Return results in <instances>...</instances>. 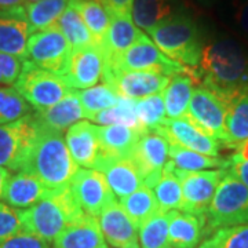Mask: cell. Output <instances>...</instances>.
<instances>
[{
  "label": "cell",
  "mask_w": 248,
  "mask_h": 248,
  "mask_svg": "<svg viewBox=\"0 0 248 248\" xmlns=\"http://www.w3.org/2000/svg\"><path fill=\"white\" fill-rule=\"evenodd\" d=\"M197 71L200 84L229 104L248 86V51L232 37H213L204 42Z\"/></svg>",
  "instance_id": "cell-1"
},
{
  "label": "cell",
  "mask_w": 248,
  "mask_h": 248,
  "mask_svg": "<svg viewBox=\"0 0 248 248\" xmlns=\"http://www.w3.org/2000/svg\"><path fill=\"white\" fill-rule=\"evenodd\" d=\"M78 170L79 166L72 159L62 133L42 125L19 171L35 175L50 189H60L69 186Z\"/></svg>",
  "instance_id": "cell-2"
},
{
  "label": "cell",
  "mask_w": 248,
  "mask_h": 248,
  "mask_svg": "<svg viewBox=\"0 0 248 248\" xmlns=\"http://www.w3.org/2000/svg\"><path fill=\"white\" fill-rule=\"evenodd\" d=\"M22 231L53 241L65 228L84 217L69 186L51 189L43 200L25 210H18Z\"/></svg>",
  "instance_id": "cell-3"
},
{
  "label": "cell",
  "mask_w": 248,
  "mask_h": 248,
  "mask_svg": "<svg viewBox=\"0 0 248 248\" xmlns=\"http://www.w3.org/2000/svg\"><path fill=\"white\" fill-rule=\"evenodd\" d=\"M152 42L170 60L197 69L203 50V35L193 17L178 11L148 32Z\"/></svg>",
  "instance_id": "cell-4"
},
{
  "label": "cell",
  "mask_w": 248,
  "mask_h": 248,
  "mask_svg": "<svg viewBox=\"0 0 248 248\" xmlns=\"http://www.w3.org/2000/svg\"><path fill=\"white\" fill-rule=\"evenodd\" d=\"M237 225H248V187L226 170L205 213V236Z\"/></svg>",
  "instance_id": "cell-5"
},
{
  "label": "cell",
  "mask_w": 248,
  "mask_h": 248,
  "mask_svg": "<svg viewBox=\"0 0 248 248\" xmlns=\"http://www.w3.org/2000/svg\"><path fill=\"white\" fill-rule=\"evenodd\" d=\"M14 89L35 110H45L58 104L73 91L63 76L46 71L33 62L24 61Z\"/></svg>",
  "instance_id": "cell-6"
},
{
  "label": "cell",
  "mask_w": 248,
  "mask_h": 248,
  "mask_svg": "<svg viewBox=\"0 0 248 248\" xmlns=\"http://www.w3.org/2000/svg\"><path fill=\"white\" fill-rule=\"evenodd\" d=\"M107 68L113 71L156 72L169 78L179 73H186L192 76L197 84H200V75L197 69L186 68L184 65L170 60L145 33H142L141 37L117 60L107 65Z\"/></svg>",
  "instance_id": "cell-7"
},
{
  "label": "cell",
  "mask_w": 248,
  "mask_h": 248,
  "mask_svg": "<svg viewBox=\"0 0 248 248\" xmlns=\"http://www.w3.org/2000/svg\"><path fill=\"white\" fill-rule=\"evenodd\" d=\"M71 53V45L57 25L32 33L28 40V61L60 76L68 73Z\"/></svg>",
  "instance_id": "cell-8"
},
{
  "label": "cell",
  "mask_w": 248,
  "mask_h": 248,
  "mask_svg": "<svg viewBox=\"0 0 248 248\" xmlns=\"http://www.w3.org/2000/svg\"><path fill=\"white\" fill-rule=\"evenodd\" d=\"M172 170L182 186L184 203L181 211L195 215H205L219 182L226 174V170L185 171L177 169L174 164Z\"/></svg>",
  "instance_id": "cell-9"
},
{
  "label": "cell",
  "mask_w": 248,
  "mask_h": 248,
  "mask_svg": "<svg viewBox=\"0 0 248 248\" xmlns=\"http://www.w3.org/2000/svg\"><path fill=\"white\" fill-rule=\"evenodd\" d=\"M42 130L33 113L0 125V167L19 171L31 145Z\"/></svg>",
  "instance_id": "cell-10"
},
{
  "label": "cell",
  "mask_w": 248,
  "mask_h": 248,
  "mask_svg": "<svg viewBox=\"0 0 248 248\" xmlns=\"http://www.w3.org/2000/svg\"><path fill=\"white\" fill-rule=\"evenodd\" d=\"M226 113L228 104L219 95L204 87L203 84L196 86L186 115L208 135L228 146Z\"/></svg>",
  "instance_id": "cell-11"
},
{
  "label": "cell",
  "mask_w": 248,
  "mask_h": 248,
  "mask_svg": "<svg viewBox=\"0 0 248 248\" xmlns=\"http://www.w3.org/2000/svg\"><path fill=\"white\" fill-rule=\"evenodd\" d=\"M69 187L81 210L95 218L109 204L116 202V196L107 178L97 170L79 169L72 178Z\"/></svg>",
  "instance_id": "cell-12"
},
{
  "label": "cell",
  "mask_w": 248,
  "mask_h": 248,
  "mask_svg": "<svg viewBox=\"0 0 248 248\" xmlns=\"http://www.w3.org/2000/svg\"><path fill=\"white\" fill-rule=\"evenodd\" d=\"M169 141L156 131H146L141 135L130 157L141 174L143 185L153 189L160 181L163 169L169 161Z\"/></svg>",
  "instance_id": "cell-13"
},
{
  "label": "cell",
  "mask_w": 248,
  "mask_h": 248,
  "mask_svg": "<svg viewBox=\"0 0 248 248\" xmlns=\"http://www.w3.org/2000/svg\"><path fill=\"white\" fill-rule=\"evenodd\" d=\"M152 131H156L169 142L178 143L186 149L199 152L211 157H219L221 142L208 135L187 115L178 119H166L163 125Z\"/></svg>",
  "instance_id": "cell-14"
},
{
  "label": "cell",
  "mask_w": 248,
  "mask_h": 248,
  "mask_svg": "<svg viewBox=\"0 0 248 248\" xmlns=\"http://www.w3.org/2000/svg\"><path fill=\"white\" fill-rule=\"evenodd\" d=\"M102 81L110 84L122 98H140L163 93L169 84L170 78L149 71H113L105 68Z\"/></svg>",
  "instance_id": "cell-15"
},
{
  "label": "cell",
  "mask_w": 248,
  "mask_h": 248,
  "mask_svg": "<svg viewBox=\"0 0 248 248\" xmlns=\"http://www.w3.org/2000/svg\"><path fill=\"white\" fill-rule=\"evenodd\" d=\"M105 68V55L97 45L72 48L68 73L63 78L73 90L90 89L102 80Z\"/></svg>",
  "instance_id": "cell-16"
},
{
  "label": "cell",
  "mask_w": 248,
  "mask_h": 248,
  "mask_svg": "<svg viewBox=\"0 0 248 248\" xmlns=\"http://www.w3.org/2000/svg\"><path fill=\"white\" fill-rule=\"evenodd\" d=\"M32 29L27 18L25 7L0 10V53L28 60V40Z\"/></svg>",
  "instance_id": "cell-17"
},
{
  "label": "cell",
  "mask_w": 248,
  "mask_h": 248,
  "mask_svg": "<svg viewBox=\"0 0 248 248\" xmlns=\"http://www.w3.org/2000/svg\"><path fill=\"white\" fill-rule=\"evenodd\" d=\"M99 226L108 244L115 248H141L138 228L120 204H109L99 215Z\"/></svg>",
  "instance_id": "cell-18"
},
{
  "label": "cell",
  "mask_w": 248,
  "mask_h": 248,
  "mask_svg": "<svg viewBox=\"0 0 248 248\" xmlns=\"http://www.w3.org/2000/svg\"><path fill=\"white\" fill-rule=\"evenodd\" d=\"M94 170L105 175L112 192L119 199L143 186L141 174L131 157H99Z\"/></svg>",
  "instance_id": "cell-19"
},
{
  "label": "cell",
  "mask_w": 248,
  "mask_h": 248,
  "mask_svg": "<svg viewBox=\"0 0 248 248\" xmlns=\"http://www.w3.org/2000/svg\"><path fill=\"white\" fill-rule=\"evenodd\" d=\"M65 142L72 159L79 167L94 170L101 152L98 125L87 120L78 122L66 130Z\"/></svg>",
  "instance_id": "cell-20"
},
{
  "label": "cell",
  "mask_w": 248,
  "mask_h": 248,
  "mask_svg": "<svg viewBox=\"0 0 248 248\" xmlns=\"http://www.w3.org/2000/svg\"><path fill=\"white\" fill-rule=\"evenodd\" d=\"M50 192L51 189L39 178L24 171H17L7 178L1 199L13 208L25 210L43 200Z\"/></svg>",
  "instance_id": "cell-21"
},
{
  "label": "cell",
  "mask_w": 248,
  "mask_h": 248,
  "mask_svg": "<svg viewBox=\"0 0 248 248\" xmlns=\"http://www.w3.org/2000/svg\"><path fill=\"white\" fill-rule=\"evenodd\" d=\"M53 248H109L102 234L99 221L84 214L53 240Z\"/></svg>",
  "instance_id": "cell-22"
},
{
  "label": "cell",
  "mask_w": 248,
  "mask_h": 248,
  "mask_svg": "<svg viewBox=\"0 0 248 248\" xmlns=\"http://www.w3.org/2000/svg\"><path fill=\"white\" fill-rule=\"evenodd\" d=\"M169 214V244L171 248H197L205 237V215L172 210Z\"/></svg>",
  "instance_id": "cell-23"
},
{
  "label": "cell",
  "mask_w": 248,
  "mask_h": 248,
  "mask_svg": "<svg viewBox=\"0 0 248 248\" xmlns=\"http://www.w3.org/2000/svg\"><path fill=\"white\" fill-rule=\"evenodd\" d=\"M143 133L146 131L124 124L98 125V138L101 146L99 157H130Z\"/></svg>",
  "instance_id": "cell-24"
},
{
  "label": "cell",
  "mask_w": 248,
  "mask_h": 248,
  "mask_svg": "<svg viewBox=\"0 0 248 248\" xmlns=\"http://www.w3.org/2000/svg\"><path fill=\"white\" fill-rule=\"evenodd\" d=\"M33 115L43 127L58 133L68 130L81 119H86L76 90L71 91L53 107L47 108L45 110H35Z\"/></svg>",
  "instance_id": "cell-25"
},
{
  "label": "cell",
  "mask_w": 248,
  "mask_h": 248,
  "mask_svg": "<svg viewBox=\"0 0 248 248\" xmlns=\"http://www.w3.org/2000/svg\"><path fill=\"white\" fill-rule=\"evenodd\" d=\"M141 36L142 32L134 24L131 17H112L107 35L101 46H98L105 55L107 65L117 60Z\"/></svg>",
  "instance_id": "cell-26"
},
{
  "label": "cell",
  "mask_w": 248,
  "mask_h": 248,
  "mask_svg": "<svg viewBox=\"0 0 248 248\" xmlns=\"http://www.w3.org/2000/svg\"><path fill=\"white\" fill-rule=\"evenodd\" d=\"M228 148L239 149L248 140V86L240 90L228 104Z\"/></svg>",
  "instance_id": "cell-27"
},
{
  "label": "cell",
  "mask_w": 248,
  "mask_h": 248,
  "mask_svg": "<svg viewBox=\"0 0 248 248\" xmlns=\"http://www.w3.org/2000/svg\"><path fill=\"white\" fill-rule=\"evenodd\" d=\"M178 11V0H134L131 18L137 27L149 32Z\"/></svg>",
  "instance_id": "cell-28"
},
{
  "label": "cell",
  "mask_w": 248,
  "mask_h": 248,
  "mask_svg": "<svg viewBox=\"0 0 248 248\" xmlns=\"http://www.w3.org/2000/svg\"><path fill=\"white\" fill-rule=\"evenodd\" d=\"M195 86H197L196 80L186 73L170 78L169 84L163 91L167 119H178L186 115Z\"/></svg>",
  "instance_id": "cell-29"
},
{
  "label": "cell",
  "mask_w": 248,
  "mask_h": 248,
  "mask_svg": "<svg viewBox=\"0 0 248 248\" xmlns=\"http://www.w3.org/2000/svg\"><path fill=\"white\" fill-rule=\"evenodd\" d=\"M120 207L125 214L131 218L135 226L140 229L146 221H149L152 217L160 213L159 203L155 196V192L151 187L143 185L138 190L133 192L131 195L120 199Z\"/></svg>",
  "instance_id": "cell-30"
},
{
  "label": "cell",
  "mask_w": 248,
  "mask_h": 248,
  "mask_svg": "<svg viewBox=\"0 0 248 248\" xmlns=\"http://www.w3.org/2000/svg\"><path fill=\"white\" fill-rule=\"evenodd\" d=\"M169 157L172 164L179 170L185 171H203V170H218L228 169L229 160L221 157H211L199 152L186 149L184 146L169 142Z\"/></svg>",
  "instance_id": "cell-31"
},
{
  "label": "cell",
  "mask_w": 248,
  "mask_h": 248,
  "mask_svg": "<svg viewBox=\"0 0 248 248\" xmlns=\"http://www.w3.org/2000/svg\"><path fill=\"white\" fill-rule=\"evenodd\" d=\"M69 6L76 10L87 25L95 45L101 46L110 25V14L102 3L95 0H71Z\"/></svg>",
  "instance_id": "cell-32"
},
{
  "label": "cell",
  "mask_w": 248,
  "mask_h": 248,
  "mask_svg": "<svg viewBox=\"0 0 248 248\" xmlns=\"http://www.w3.org/2000/svg\"><path fill=\"white\" fill-rule=\"evenodd\" d=\"M69 1L71 0H39L35 3H25L24 7L32 33L55 25L69 6Z\"/></svg>",
  "instance_id": "cell-33"
},
{
  "label": "cell",
  "mask_w": 248,
  "mask_h": 248,
  "mask_svg": "<svg viewBox=\"0 0 248 248\" xmlns=\"http://www.w3.org/2000/svg\"><path fill=\"white\" fill-rule=\"evenodd\" d=\"M153 189H155V196L159 203L160 211L163 213H170L172 210L181 211L182 203H184L182 186L177 175L174 174L171 160L166 163L160 181Z\"/></svg>",
  "instance_id": "cell-34"
},
{
  "label": "cell",
  "mask_w": 248,
  "mask_h": 248,
  "mask_svg": "<svg viewBox=\"0 0 248 248\" xmlns=\"http://www.w3.org/2000/svg\"><path fill=\"white\" fill-rule=\"evenodd\" d=\"M76 94L87 120H91L97 113L113 107L122 99V97L107 81H102L101 84H95L90 89L76 90Z\"/></svg>",
  "instance_id": "cell-35"
},
{
  "label": "cell",
  "mask_w": 248,
  "mask_h": 248,
  "mask_svg": "<svg viewBox=\"0 0 248 248\" xmlns=\"http://www.w3.org/2000/svg\"><path fill=\"white\" fill-rule=\"evenodd\" d=\"M55 25L60 28L62 35L65 36V39L68 40L72 48L95 45L94 37L91 35L87 25L84 24L83 18L80 17L79 13L72 6L66 7L61 17L55 22Z\"/></svg>",
  "instance_id": "cell-36"
},
{
  "label": "cell",
  "mask_w": 248,
  "mask_h": 248,
  "mask_svg": "<svg viewBox=\"0 0 248 248\" xmlns=\"http://www.w3.org/2000/svg\"><path fill=\"white\" fill-rule=\"evenodd\" d=\"M134 109L137 119L145 131H151L163 125L167 119L163 93L135 99Z\"/></svg>",
  "instance_id": "cell-37"
},
{
  "label": "cell",
  "mask_w": 248,
  "mask_h": 248,
  "mask_svg": "<svg viewBox=\"0 0 248 248\" xmlns=\"http://www.w3.org/2000/svg\"><path fill=\"white\" fill-rule=\"evenodd\" d=\"M141 248H170L169 214L160 211L140 228Z\"/></svg>",
  "instance_id": "cell-38"
},
{
  "label": "cell",
  "mask_w": 248,
  "mask_h": 248,
  "mask_svg": "<svg viewBox=\"0 0 248 248\" xmlns=\"http://www.w3.org/2000/svg\"><path fill=\"white\" fill-rule=\"evenodd\" d=\"M98 125H112V124H124L133 127L137 130L145 131L137 119L135 109H134V99L122 98L116 105L108 108L105 110L99 112L91 119Z\"/></svg>",
  "instance_id": "cell-39"
},
{
  "label": "cell",
  "mask_w": 248,
  "mask_h": 248,
  "mask_svg": "<svg viewBox=\"0 0 248 248\" xmlns=\"http://www.w3.org/2000/svg\"><path fill=\"white\" fill-rule=\"evenodd\" d=\"M31 113V105L14 87L0 86V125L17 122Z\"/></svg>",
  "instance_id": "cell-40"
},
{
  "label": "cell",
  "mask_w": 248,
  "mask_h": 248,
  "mask_svg": "<svg viewBox=\"0 0 248 248\" xmlns=\"http://www.w3.org/2000/svg\"><path fill=\"white\" fill-rule=\"evenodd\" d=\"M199 248H248V225H237L215 231Z\"/></svg>",
  "instance_id": "cell-41"
},
{
  "label": "cell",
  "mask_w": 248,
  "mask_h": 248,
  "mask_svg": "<svg viewBox=\"0 0 248 248\" xmlns=\"http://www.w3.org/2000/svg\"><path fill=\"white\" fill-rule=\"evenodd\" d=\"M0 248H50V241L21 231L0 241Z\"/></svg>",
  "instance_id": "cell-42"
},
{
  "label": "cell",
  "mask_w": 248,
  "mask_h": 248,
  "mask_svg": "<svg viewBox=\"0 0 248 248\" xmlns=\"http://www.w3.org/2000/svg\"><path fill=\"white\" fill-rule=\"evenodd\" d=\"M22 231L18 210L9 204L0 203V241Z\"/></svg>",
  "instance_id": "cell-43"
},
{
  "label": "cell",
  "mask_w": 248,
  "mask_h": 248,
  "mask_svg": "<svg viewBox=\"0 0 248 248\" xmlns=\"http://www.w3.org/2000/svg\"><path fill=\"white\" fill-rule=\"evenodd\" d=\"M22 62L18 57L0 53V84H14L22 69Z\"/></svg>",
  "instance_id": "cell-44"
},
{
  "label": "cell",
  "mask_w": 248,
  "mask_h": 248,
  "mask_svg": "<svg viewBox=\"0 0 248 248\" xmlns=\"http://www.w3.org/2000/svg\"><path fill=\"white\" fill-rule=\"evenodd\" d=\"M231 18L233 27L240 35L248 39V0H233L231 7Z\"/></svg>",
  "instance_id": "cell-45"
},
{
  "label": "cell",
  "mask_w": 248,
  "mask_h": 248,
  "mask_svg": "<svg viewBox=\"0 0 248 248\" xmlns=\"http://www.w3.org/2000/svg\"><path fill=\"white\" fill-rule=\"evenodd\" d=\"M134 0H104L102 4L110 17H131Z\"/></svg>",
  "instance_id": "cell-46"
},
{
  "label": "cell",
  "mask_w": 248,
  "mask_h": 248,
  "mask_svg": "<svg viewBox=\"0 0 248 248\" xmlns=\"http://www.w3.org/2000/svg\"><path fill=\"white\" fill-rule=\"evenodd\" d=\"M226 170L248 187V160L243 159L239 153H234L229 159V166Z\"/></svg>",
  "instance_id": "cell-47"
},
{
  "label": "cell",
  "mask_w": 248,
  "mask_h": 248,
  "mask_svg": "<svg viewBox=\"0 0 248 248\" xmlns=\"http://www.w3.org/2000/svg\"><path fill=\"white\" fill-rule=\"evenodd\" d=\"M24 0H0V10L16 9L19 6H24Z\"/></svg>",
  "instance_id": "cell-48"
},
{
  "label": "cell",
  "mask_w": 248,
  "mask_h": 248,
  "mask_svg": "<svg viewBox=\"0 0 248 248\" xmlns=\"http://www.w3.org/2000/svg\"><path fill=\"white\" fill-rule=\"evenodd\" d=\"M10 172L4 167H0V199H1V195H3V189H4V185H6V181L9 178Z\"/></svg>",
  "instance_id": "cell-49"
},
{
  "label": "cell",
  "mask_w": 248,
  "mask_h": 248,
  "mask_svg": "<svg viewBox=\"0 0 248 248\" xmlns=\"http://www.w3.org/2000/svg\"><path fill=\"white\" fill-rule=\"evenodd\" d=\"M187 3H190V4H208V1L207 0H185Z\"/></svg>",
  "instance_id": "cell-50"
},
{
  "label": "cell",
  "mask_w": 248,
  "mask_h": 248,
  "mask_svg": "<svg viewBox=\"0 0 248 248\" xmlns=\"http://www.w3.org/2000/svg\"><path fill=\"white\" fill-rule=\"evenodd\" d=\"M27 3H35V1H39V0H25Z\"/></svg>",
  "instance_id": "cell-51"
},
{
  "label": "cell",
  "mask_w": 248,
  "mask_h": 248,
  "mask_svg": "<svg viewBox=\"0 0 248 248\" xmlns=\"http://www.w3.org/2000/svg\"><path fill=\"white\" fill-rule=\"evenodd\" d=\"M95 1H99V3H102V1H104V0H95Z\"/></svg>",
  "instance_id": "cell-52"
},
{
  "label": "cell",
  "mask_w": 248,
  "mask_h": 248,
  "mask_svg": "<svg viewBox=\"0 0 248 248\" xmlns=\"http://www.w3.org/2000/svg\"><path fill=\"white\" fill-rule=\"evenodd\" d=\"M207 1H208V3H210V1H213V0H207Z\"/></svg>",
  "instance_id": "cell-53"
},
{
  "label": "cell",
  "mask_w": 248,
  "mask_h": 248,
  "mask_svg": "<svg viewBox=\"0 0 248 248\" xmlns=\"http://www.w3.org/2000/svg\"><path fill=\"white\" fill-rule=\"evenodd\" d=\"M170 248H171V247H170Z\"/></svg>",
  "instance_id": "cell-54"
}]
</instances>
